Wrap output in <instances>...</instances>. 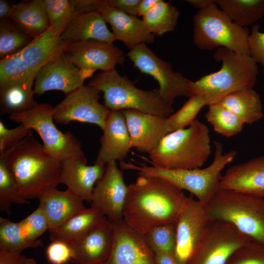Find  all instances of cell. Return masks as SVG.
Listing matches in <instances>:
<instances>
[{
	"instance_id": "obj_36",
	"label": "cell",
	"mask_w": 264,
	"mask_h": 264,
	"mask_svg": "<svg viewBox=\"0 0 264 264\" xmlns=\"http://www.w3.org/2000/svg\"><path fill=\"white\" fill-rule=\"evenodd\" d=\"M21 30L9 18L0 21V58L18 52L33 40Z\"/></svg>"
},
{
	"instance_id": "obj_34",
	"label": "cell",
	"mask_w": 264,
	"mask_h": 264,
	"mask_svg": "<svg viewBox=\"0 0 264 264\" xmlns=\"http://www.w3.org/2000/svg\"><path fill=\"white\" fill-rule=\"evenodd\" d=\"M29 204L30 202L20 193L17 182L10 171L5 153L0 154V211L8 215L12 203Z\"/></svg>"
},
{
	"instance_id": "obj_30",
	"label": "cell",
	"mask_w": 264,
	"mask_h": 264,
	"mask_svg": "<svg viewBox=\"0 0 264 264\" xmlns=\"http://www.w3.org/2000/svg\"><path fill=\"white\" fill-rule=\"evenodd\" d=\"M107 219L96 209L90 207L76 214L55 231L50 233L51 241H60L70 243L89 232Z\"/></svg>"
},
{
	"instance_id": "obj_15",
	"label": "cell",
	"mask_w": 264,
	"mask_h": 264,
	"mask_svg": "<svg viewBox=\"0 0 264 264\" xmlns=\"http://www.w3.org/2000/svg\"><path fill=\"white\" fill-rule=\"evenodd\" d=\"M211 220L205 206L192 195L188 197L176 222L174 256L178 264H185Z\"/></svg>"
},
{
	"instance_id": "obj_14",
	"label": "cell",
	"mask_w": 264,
	"mask_h": 264,
	"mask_svg": "<svg viewBox=\"0 0 264 264\" xmlns=\"http://www.w3.org/2000/svg\"><path fill=\"white\" fill-rule=\"evenodd\" d=\"M128 193L123 173L116 161L106 165L102 177L93 190L90 207L105 216L110 222L123 220V210Z\"/></svg>"
},
{
	"instance_id": "obj_16",
	"label": "cell",
	"mask_w": 264,
	"mask_h": 264,
	"mask_svg": "<svg viewBox=\"0 0 264 264\" xmlns=\"http://www.w3.org/2000/svg\"><path fill=\"white\" fill-rule=\"evenodd\" d=\"M113 239L104 264H156L155 255L143 234L123 220L112 223Z\"/></svg>"
},
{
	"instance_id": "obj_13",
	"label": "cell",
	"mask_w": 264,
	"mask_h": 264,
	"mask_svg": "<svg viewBox=\"0 0 264 264\" xmlns=\"http://www.w3.org/2000/svg\"><path fill=\"white\" fill-rule=\"evenodd\" d=\"M100 92L94 87L87 85L66 95L54 107V121L63 125L72 121L88 123L102 130L110 110L99 102Z\"/></svg>"
},
{
	"instance_id": "obj_33",
	"label": "cell",
	"mask_w": 264,
	"mask_h": 264,
	"mask_svg": "<svg viewBox=\"0 0 264 264\" xmlns=\"http://www.w3.org/2000/svg\"><path fill=\"white\" fill-rule=\"evenodd\" d=\"M205 117L216 132L226 137L239 133L244 124L234 113L220 103L209 105Z\"/></svg>"
},
{
	"instance_id": "obj_19",
	"label": "cell",
	"mask_w": 264,
	"mask_h": 264,
	"mask_svg": "<svg viewBox=\"0 0 264 264\" xmlns=\"http://www.w3.org/2000/svg\"><path fill=\"white\" fill-rule=\"evenodd\" d=\"M132 148L138 152L150 153L170 133L167 117L132 110H123Z\"/></svg>"
},
{
	"instance_id": "obj_6",
	"label": "cell",
	"mask_w": 264,
	"mask_h": 264,
	"mask_svg": "<svg viewBox=\"0 0 264 264\" xmlns=\"http://www.w3.org/2000/svg\"><path fill=\"white\" fill-rule=\"evenodd\" d=\"M88 85L103 92L104 105L110 111L132 110L166 117L174 113L172 106L160 98L158 88L139 89L115 69L101 71L92 77Z\"/></svg>"
},
{
	"instance_id": "obj_2",
	"label": "cell",
	"mask_w": 264,
	"mask_h": 264,
	"mask_svg": "<svg viewBox=\"0 0 264 264\" xmlns=\"http://www.w3.org/2000/svg\"><path fill=\"white\" fill-rule=\"evenodd\" d=\"M4 153L8 168L24 198H38L59 184L62 161L47 153L33 135Z\"/></svg>"
},
{
	"instance_id": "obj_25",
	"label": "cell",
	"mask_w": 264,
	"mask_h": 264,
	"mask_svg": "<svg viewBox=\"0 0 264 264\" xmlns=\"http://www.w3.org/2000/svg\"><path fill=\"white\" fill-rule=\"evenodd\" d=\"M99 12L110 25L115 40L123 42L130 50L139 44L154 42V35L148 31L142 20L114 8L107 0Z\"/></svg>"
},
{
	"instance_id": "obj_12",
	"label": "cell",
	"mask_w": 264,
	"mask_h": 264,
	"mask_svg": "<svg viewBox=\"0 0 264 264\" xmlns=\"http://www.w3.org/2000/svg\"><path fill=\"white\" fill-rule=\"evenodd\" d=\"M127 56L135 67L158 82L159 96L165 103L172 106L176 98L189 97V80L179 72L174 71L170 63L158 57L146 44L130 49Z\"/></svg>"
},
{
	"instance_id": "obj_18",
	"label": "cell",
	"mask_w": 264,
	"mask_h": 264,
	"mask_svg": "<svg viewBox=\"0 0 264 264\" xmlns=\"http://www.w3.org/2000/svg\"><path fill=\"white\" fill-rule=\"evenodd\" d=\"M64 51L67 53L73 64L80 69L102 71L115 68L117 64L125 61L123 52L113 43L89 40L68 44Z\"/></svg>"
},
{
	"instance_id": "obj_41",
	"label": "cell",
	"mask_w": 264,
	"mask_h": 264,
	"mask_svg": "<svg viewBox=\"0 0 264 264\" xmlns=\"http://www.w3.org/2000/svg\"><path fill=\"white\" fill-rule=\"evenodd\" d=\"M225 264H264V245L251 241L237 250Z\"/></svg>"
},
{
	"instance_id": "obj_35",
	"label": "cell",
	"mask_w": 264,
	"mask_h": 264,
	"mask_svg": "<svg viewBox=\"0 0 264 264\" xmlns=\"http://www.w3.org/2000/svg\"><path fill=\"white\" fill-rule=\"evenodd\" d=\"M43 246L42 240L29 241L21 234L18 222L0 217V250L21 253L28 248Z\"/></svg>"
},
{
	"instance_id": "obj_8",
	"label": "cell",
	"mask_w": 264,
	"mask_h": 264,
	"mask_svg": "<svg viewBox=\"0 0 264 264\" xmlns=\"http://www.w3.org/2000/svg\"><path fill=\"white\" fill-rule=\"evenodd\" d=\"M193 41L200 50L223 47L249 55L250 30L231 21L215 2L199 10L193 17Z\"/></svg>"
},
{
	"instance_id": "obj_31",
	"label": "cell",
	"mask_w": 264,
	"mask_h": 264,
	"mask_svg": "<svg viewBox=\"0 0 264 264\" xmlns=\"http://www.w3.org/2000/svg\"><path fill=\"white\" fill-rule=\"evenodd\" d=\"M230 19L242 27H247L264 17V0H215Z\"/></svg>"
},
{
	"instance_id": "obj_47",
	"label": "cell",
	"mask_w": 264,
	"mask_h": 264,
	"mask_svg": "<svg viewBox=\"0 0 264 264\" xmlns=\"http://www.w3.org/2000/svg\"><path fill=\"white\" fill-rule=\"evenodd\" d=\"M0 264H37L35 260L21 253L0 250Z\"/></svg>"
},
{
	"instance_id": "obj_21",
	"label": "cell",
	"mask_w": 264,
	"mask_h": 264,
	"mask_svg": "<svg viewBox=\"0 0 264 264\" xmlns=\"http://www.w3.org/2000/svg\"><path fill=\"white\" fill-rule=\"evenodd\" d=\"M102 130L95 163L106 166L112 161H124L132 147L123 111H110Z\"/></svg>"
},
{
	"instance_id": "obj_39",
	"label": "cell",
	"mask_w": 264,
	"mask_h": 264,
	"mask_svg": "<svg viewBox=\"0 0 264 264\" xmlns=\"http://www.w3.org/2000/svg\"><path fill=\"white\" fill-rule=\"evenodd\" d=\"M49 28L62 33L78 15L69 0H44Z\"/></svg>"
},
{
	"instance_id": "obj_26",
	"label": "cell",
	"mask_w": 264,
	"mask_h": 264,
	"mask_svg": "<svg viewBox=\"0 0 264 264\" xmlns=\"http://www.w3.org/2000/svg\"><path fill=\"white\" fill-rule=\"evenodd\" d=\"M61 38L69 43L89 40L111 43L116 41L99 12L78 14L64 29Z\"/></svg>"
},
{
	"instance_id": "obj_11",
	"label": "cell",
	"mask_w": 264,
	"mask_h": 264,
	"mask_svg": "<svg viewBox=\"0 0 264 264\" xmlns=\"http://www.w3.org/2000/svg\"><path fill=\"white\" fill-rule=\"evenodd\" d=\"M251 241L232 224L211 220L185 264H225Z\"/></svg>"
},
{
	"instance_id": "obj_1",
	"label": "cell",
	"mask_w": 264,
	"mask_h": 264,
	"mask_svg": "<svg viewBox=\"0 0 264 264\" xmlns=\"http://www.w3.org/2000/svg\"><path fill=\"white\" fill-rule=\"evenodd\" d=\"M187 197L167 180L139 176L128 185L123 220L145 234L155 226L176 223Z\"/></svg>"
},
{
	"instance_id": "obj_51",
	"label": "cell",
	"mask_w": 264,
	"mask_h": 264,
	"mask_svg": "<svg viewBox=\"0 0 264 264\" xmlns=\"http://www.w3.org/2000/svg\"><path fill=\"white\" fill-rule=\"evenodd\" d=\"M186 1L194 7L201 10L212 5L215 2V0H187Z\"/></svg>"
},
{
	"instance_id": "obj_40",
	"label": "cell",
	"mask_w": 264,
	"mask_h": 264,
	"mask_svg": "<svg viewBox=\"0 0 264 264\" xmlns=\"http://www.w3.org/2000/svg\"><path fill=\"white\" fill-rule=\"evenodd\" d=\"M18 223L21 232L29 241L38 240V238L48 229L46 219L39 206Z\"/></svg>"
},
{
	"instance_id": "obj_44",
	"label": "cell",
	"mask_w": 264,
	"mask_h": 264,
	"mask_svg": "<svg viewBox=\"0 0 264 264\" xmlns=\"http://www.w3.org/2000/svg\"><path fill=\"white\" fill-rule=\"evenodd\" d=\"M46 256L51 264H65L72 259L69 244L60 241H53L46 249Z\"/></svg>"
},
{
	"instance_id": "obj_37",
	"label": "cell",
	"mask_w": 264,
	"mask_h": 264,
	"mask_svg": "<svg viewBox=\"0 0 264 264\" xmlns=\"http://www.w3.org/2000/svg\"><path fill=\"white\" fill-rule=\"evenodd\" d=\"M209 105L202 97L193 95L176 112L167 117L170 133L184 129L189 126L195 120L201 109Z\"/></svg>"
},
{
	"instance_id": "obj_52",
	"label": "cell",
	"mask_w": 264,
	"mask_h": 264,
	"mask_svg": "<svg viewBox=\"0 0 264 264\" xmlns=\"http://www.w3.org/2000/svg\"></svg>"
},
{
	"instance_id": "obj_17",
	"label": "cell",
	"mask_w": 264,
	"mask_h": 264,
	"mask_svg": "<svg viewBox=\"0 0 264 264\" xmlns=\"http://www.w3.org/2000/svg\"><path fill=\"white\" fill-rule=\"evenodd\" d=\"M85 80L81 69L64 50L38 71L34 92L40 96L47 91L57 90L66 95L84 86Z\"/></svg>"
},
{
	"instance_id": "obj_29",
	"label": "cell",
	"mask_w": 264,
	"mask_h": 264,
	"mask_svg": "<svg viewBox=\"0 0 264 264\" xmlns=\"http://www.w3.org/2000/svg\"><path fill=\"white\" fill-rule=\"evenodd\" d=\"M218 103L234 113L244 124H252L264 116L260 95L253 88L231 93Z\"/></svg>"
},
{
	"instance_id": "obj_42",
	"label": "cell",
	"mask_w": 264,
	"mask_h": 264,
	"mask_svg": "<svg viewBox=\"0 0 264 264\" xmlns=\"http://www.w3.org/2000/svg\"><path fill=\"white\" fill-rule=\"evenodd\" d=\"M32 134V130L23 124H19L13 129H8L0 120V154L16 146Z\"/></svg>"
},
{
	"instance_id": "obj_48",
	"label": "cell",
	"mask_w": 264,
	"mask_h": 264,
	"mask_svg": "<svg viewBox=\"0 0 264 264\" xmlns=\"http://www.w3.org/2000/svg\"><path fill=\"white\" fill-rule=\"evenodd\" d=\"M156 264H178L174 255L164 252L154 253Z\"/></svg>"
},
{
	"instance_id": "obj_10",
	"label": "cell",
	"mask_w": 264,
	"mask_h": 264,
	"mask_svg": "<svg viewBox=\"0 0 264 264\" xmlns=\"http://www.w3.org/2000/svg\"><path fill=\"white\" fill-rule=\"evenodd\" d=\"M54 109L49 103H40L29 110L9 115V119L35 131L45 151L56 159L63 161L73 157H85L81 142L75 136L70 132H62L55 125Z\"/></svg>"
},
{
	"instance_id": "obj_9",
	"label": "cell",
	"mask_w": 264,
	"mask_h": 264,
	"mask_svg": "<svg viewBox=\"0 0 264 264\" xmlns=\"http://www.w3.org/2000/svg\"><path fill=\"white\" fill-rule=\"evenodd\" d=\"M61 34L49 28L18 52L0 59V82L36 77L42 67L69 44L61 39Z\"/></svg>"
},
{
	"instance_id": "obj_3",
	"label": "cell",
	"mask_w": 264,
	"mask_h": 264,
	"mask_svg": "<svg viewBox=\"0 0 264 264\" xmlns=\"http://www.w3.org/2000/svg\"><path fill=\"white\" fill-rule=\"evenodd\" d=\"M213 58L216 61L221 62V68L196 81L189 80V97L193 95L200 96L209 105L219 102L233 92L254 88L257 82L258 66L249 55L220 47L216 49Z\"/></svg>"
},
{
	"instance_id": "obj_43",
	"label": "cell",
	"mask_w": 264,
	"mask_h": 264,
	"mask_svg": "<svg viewBox=\"0 0 264 264\" xmlns=\"http://www.w3.org/2000/svg\"><path fill=\"white\" fill-rule=\"evenodd\" d=\"M249 55L263 67L264 74V32L260 31L258 23L252 25L248 40Z\"/></svg>"
},
{
	"instance_id": "obj_28",
	"label": "cell",
	"mask_w": 264,
	"mask_h": 264,
	"mask_svg": "<svg viewBox=\"0 0 264 264\" xmlns=\"http://www.w3.org/2000/svg\"><path fill=\"white\" fill-rule=\"evenodd\" d=\"M9 18L32 39L42 35L49 28L44 0H23L14 4Z\"/></svg>"
},
{
	"instance_id": "obj_45",
	"label": "cell",
	"mask_w": 264,
	"mask_h": 264,
	"mask_svg": "<svg viewBox=\"0 0 264 264\" xmlns=\"http://www.w3.org/2000/svg\"><path fill=\"white\" fill-rule=\"evenodd\" d=\"M78 14L99 12L106 2V0H69Z\"/></svg>"
},
{
	"instance_id": "obj_32",
	"label": "cell",
	"mask_w": 264,
	"mask_h": 264,
	"mask_svg": "<svg viewBox=\"0 0 264 264\" xmlns=\"http://www.w3.org/2000/svg\"><path fill=\"white\" fill-rule=\"evenodd\" d=\"M179 16L178 9L169 2L162 0L143 16L142 21L152 34L162 36L174 31Z\"/></svg>"
},
{
	"instance_id": "obj_20",
	"label": "cell",
	"mask_w": 264,
	"mask_h": 264,
	"mask_svg": "<svg viewBox=\"0 0 264 264\" xmlns=\"http://www.w3.org/2000/svg\"><path fill=\"white\" fill-rule=\"evenodd\" d=\"M113 239L112 225L107 219L68 243L72 252L71 262L75 264H104L110 256Z\"/></svg>"
},
{
	"instance_id": "obj_27",
	"label": "cell",
	"mask_w": 264,
	"mask_h": 264,
	"mask_svg": "<svg viewBox=\"0 0 264 264\" xmlns=\"http://www.w3.org/2000/svg\"><path fill=\"white\" fill-rule=\"evenodd\" d=\"M35 78L0 82L1 115L23 112L38 105L34 98Z\"/></svg>"
},
{
	"instance_id": "obj_7",
	"label": "cell",
	"mask_w": 264,
	"mask_h": 264,
	"mask_svg": "<svg viewBox=\"0 0 264 264\" xmlns=\"http://www.w3.org/2000/svg\"><path fill=\"white\" fill-rule=\"evenodd\" d=\"M205 209L211 220L231 223L252 241L264 245V198L220 188Z\"/></svg>"
},
{
	"instance_id": "obj_50",
	"label": "cell",
	"mask_w": 264,
	"mask_h": 264,
	"mask_svg": "<svg viewBox=\"0 0 264 264\" xmlns=\"http://www.w3.org/2000/svg\"><path fill=\"white\" fill-rule=\"evenodd\" d=\"M14 4L6 0H0V21L9 19Z\"/></svg>"
},
{
	"instance_id": "obj_38",
	"label": "cell",
	"mask_w": 264,
	"mask_h": 264,
	"mask_svg": "<svg viewBox=\"0 0 264 264\" xmlns=\"http://www.w3.org/2000/svg\"><path fill=\"white\" fill-rule=\"evenodd\" d=\"M144 235L154 253L164 252L174 255L176 242V223L155 226Z\"/></svg>"
},
{
	"instance_id": "obj_22",
	"label": "cell",
	"mask_w": 264,
	"mask_h": 264,
	"mask_svg": "<svg viewBox=\"0 0 264 264\" xmlns=\"http://www.w3.org/2000/svg\"><path fill=\"white\" fill-rule=\"evenodd\" d=\"M106 166L87 165L86 157H73L62 161L59 183L66 185L83 201L91 202L93 190L103 176Z\"/></svg>"
},
{
	"instance_id": "obj_46",
	"label": "cell",
	"mask_w": 264,
	"mask_h": 264,
	"mask_svg": "<svg viewBox=\"0 0 264 264\" xmlns=\"http://www.w3.org/2000/svg\"><path fill=\"white\" fill-rule=\"evenodd\" d=\"M109 4L129 15L136 16L141 0H107Z\"/></svg>"
},
{
	"instance_id": "obj_49",
	"label": "cell",
	"mask_w": 264,
	"mask_h": 264,
	"mask_svg": "<svg viewBox=\"0 0 264 264\" xmlns=\"http://www.w3.org/2000/svg\"><path fill=\"white\" fill-rule=\"evenodd\" d=\"M160 0H141L138 9V16H144Z\"/></svg>"
},
{
	"instance_id": "obj_5",
	"label": "cell",
	"mask_w": 264,
	"mask_h": 264,
	"mask_svg": "<svg viewBox=\"0 0 264 264\" xmlns=\"http://www.w3.org/2000/svg\"><path fill=\"white\" fill-rule=\"evenodd\" d=\"M208 127L197 119L166 135L149 154L152 165L167 169L201 167L211 154Z\"/></svg>"
},
{
	"instance_id": "obj_23",
	"label": "cell",
	"mask_w": 264,
	"mask_h": 264,
	"mask_svg": "<svg viewBox=\"0 0 264 264\" xmlns=\"http://www.w3.org/2000/svg\"><path fill=\"white\" fill-rule=\"evenodd\" d=\"M49 188L40 195L39 206L46 219L49 233L55 231L73 216L86 209L84 201L70 189Z\"/></svg>"
},
{
	"instance_id": "obj_4",
	"label": "cell",
	"mask_w": 264,
	"mask_h": 264,
	"mask_svg": "<svg viewBox=\"0 0 264 264\" xmlns=\"http://www.w3.org/2000/svg\"><path fill=\"white\" fill-rule=\"evenodd\" d=\"M214 159L208 167L203 169H167L144 163L122 162V170H133L139 176L156 177L170 182L181 190H185L194 195L205 206L220 188L221 171L235 157V150L223 153L222 144L214 141Z\"/></svg>"
},
{
	"instance_id": "obj_24",
	"label": "cell",
	"mask_w": 264,
	"mask_h": 264,
	"mask_svg": "<svg viewBox=\"0 0 264 264\" xmlns=\"http://www.w3.org/2000/svg\"><path fill=\"white\" fill-rule=\"evenodd\" d=\"M220 188L264 198V155L232 166L222 176Z\"/></svg>"
}]
</instances>
